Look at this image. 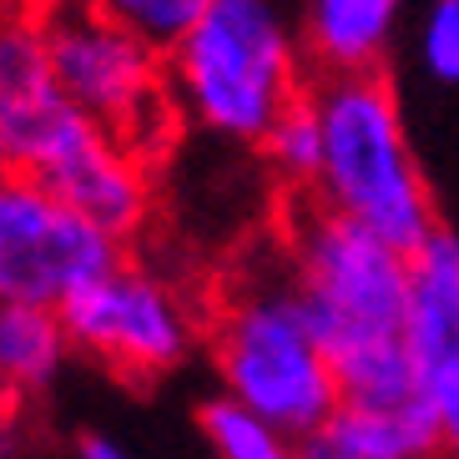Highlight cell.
I'll return each instance as SVG.
<instances>
[{
    "label": "cell",
    "mask_w": 459,
    "mask_h": 459,
    "mask_svg": "<svg viewBox=\"0 0 459 459\" xmlns=\"http://www.w3.org/2000/svg\"><path fill=\"white\" fill-rule=\"evenodd\" d=\"M278 243L333 359L343 409L429 414L409 359V253L313 197L288 207Z\"/></svg>",
    "instance_id": "1"
},
{
    "label": "cell",
    "mask_w": 459,
    "mask_h": 459,
    "mask_svg": "<svg viewBox=\"0 0 459 459\" xmlns=\"http://www.w3.org/2000/svg\"><path fill=\"white\" fill-rule=\"evenodd\" d=\"M0 147L11 172L46 182L122 243L152 222V162L71 107L51 71L46 21H0Z\"/></svg>",
    "instance_id": "2"
},
{
    "label": "cell",
    "mask_w": 459,
    "mask_h": 459,
    "mask_svg": "<svg viewBox=\"0 0 459 459\" xmlns=\"http://www.w3.org/2000/svg\"><path fill=\"white\" fill-rule=\"evenodd\" d=\"M217 394L288 439H313L343 409L338 374L288 273L283 243L243 257L207 313Z\"/></svg>",
    "instance_id": "3"
},
{
    "label": "cell",
    "mask_w": 459,
    "mask_h": 459,
    "mask_svg": "<svg viewBox=\"0 0 459 459\" xmlns=\"http://www.w3.org/2000/svg\"><path fill=\"white\" fill-rule=\"evenodd\" d=\"M318 71L303 46L298 0H212L167 51L172 107L192 132L222 147H263Z\"/></svg>",
    "instance_id": "4"
},
{
    "label": "cell",
    "mask_w": 459,
    "mask_h": 459,
    "mask_svg": "<svg viewBox=\"0 0 459 459\" xmlns=\"http://www.w3.org/2000/svg\"><path fill=\"white\" fill-rule=\"evenodd\" d=\"M308 96L324 122V167L308 197L399 253H419L439 232V217L394 82L384 71L318 76Z\"/></svg>",
    "instance_id": "5"
},
{
    "label": "cell",
    "mask_w": 459,
    "mask_h": 459,
    "mask_svg": "<svg viewBox=\"0 0 459 459\" xmlns=\"http://www.w3.org/2000/svg\"><path fill=\"white\" fill-rule=\"evenodd\" d=\"M46 51L71 107L111 132L122 147L152 162L177 142L182 117L167 86V51L107 21L86 0L46 21Z\"/></svg>",
    "instance_id": "6"
},
{
    "label": "cell",
    "mask_w": 459,
    "mask_h": 459,
    "mask_svg": "<svg viewBox=\"0 0 459 459\" xmlns=\"http://www.w3.org/2000/svg\"><path fill=\"white\" fill-rule=\"evenodd\" d=\"M71 349L107 364L122 378H167L187 364L197 343H207V313L172 273L142 257H122L107 278L61 308Z\"/></svg>",
    "instance_id": "7"
},
{
    "label": "cell",
    "mask_w": 459,
    "mask_h": 459,
    "mask_svg": "<svg viewBox=\"0 0 459 459\" xmlns=\"http://www.w3.org/2000/svg\"><path fill=\"white\" fill-rule=\"evenodd\" d=\"M126 243L26 172H0V303L66 308L107 278Z\"/></svg>",
    "instance_id": "8"
},
{
    "label": "cell",
    "mask_w": 459,
    "mask_h": 459,
    "mask_svg": "<svg viewBox=\"0 0 459 459\" xmlns=\"http://www.w3.org/2000/svg\"><path fill=\"white\" fill-rule=\"evenodd\" d=\"M409 359L445 459H459V238L445 228L409 253Z\"/></svg>",
    "instance_id": "9"
},
{
    "label": "cell",
    "mask_w": 459,
    "mask_h": 459,
    "mask_svg": "<svg viewBox=\"0 0 459 459\" xmlns=\"http://www.w3.org/2000/svg\"><path fill=\"white\" fill-rule=\"evenodd\" d=\"M414 0H298V26L318 76L384 71Z\"/></svg>",
    "instance_id": "10"
},
{
    "label": "cell",
    "mask_w": 459,
    "mask_h": 459,
    "mask_svg": "<svg viewBox=\"0 0 459 459\" xmlns=\"http://www.w3.org/2000/svg\"><path fill=\"white\" fill-rule=\"evenodd\" d=\"M303 459H445V445L429 414L338 409L313 439H303Z\"/></svg>",
    "instance_id": "11"
},
{
    "label": "cell",
    "mask_w": 459,
    "mask_h": 459,
    "mask_svg": "<svg viewBox=\"0 0 459 459\" xmlns=\"http://www.w3.org/2000/svg\"><path fill=\"white\" fill-rule=\"evenodd\" d=\"M71 333L61 308L41 303H0V384L26 404L61 378L71 359Z\"/></svg>",
    "instance_id": "12"
},
{
    "label": "cell",
    "mask_w": 459,
    "mask_h": 459,
    "mask_svg": "<svg viewBox=\"0 0 459 459\" xmlns=\"http://www.w3.org/2000/svg\"><path fill=\"white\" fill-rule=\"evenodd\" d=\"M257 152H263L268 172L278 177L288 192L308 197L313 182H318V167H324V122H318L313 96H303L298 107H288L283 117H278V126L263 136Z\"/></svg>",
    "instance_id": "13"
},
{
    "label": "cell",
    "mask_w": 459,
    "mask_h": 459,
    "mask_svg": "<svg viewBox=\"0 0 459 459\" xmlns=\"http://www.w3.org/2000/svg\"><path fill=\"white\" fill-rule=\"evenodd\" d=\"M197 429H203V439L212 445L217 459H303V445H298V439L268 429L263 419H253L247 409L228 404L222 394L197 409Z\"/></svg>",
    "instance_id": "14"
},
{
    "label": "cell",
    "mask_w": 459,
    "mask_h": 459,
    "mask_svg": "<svg viewBox=\"0 0 459 459\" xmlns=\"http://www.w3.org/2000/svg\"><path fill=\"white\" fill-rule=\"evenodd\" d=\"M86 5L101 11L107 21H117V26H126L157 51H172L212 0H86Z\"/></svg>",
    "instance_id": "15"
},
{
    "label": "cell",
    "mask_w": 459,
    "mask_h": 459,
    "mask_svg": "<svg viewBox=\"0 0 459 459\" xmlns=\"http://www.w3.org/2000/svg\"><path fill=\"white\" fill-rule=\"evenodd\" d=\"M414 56L434 86H459V0H424L419 5Z\"/></svg>",
    "instance_id": "16"
},
{
    "label": "cell",
    "mask_w": 459,
    "mask_h": 459,
    "mask_svg": "<svg viewBox=\"0 0 459 459\" xmlns=\"http://www.w3.org/2000/svg\"><path fill=\"white\" fill-rule=\"evenodd\" d=\"M76 459H136L126 445H117L111 434H82V445H76Z\"/></svg>",
    "instance_id": "17"
},
{
    "label": "cell",
    "mask_w": 459,
    "mask_h": 459,
    "mask_svg": "<svg viewBox=\"0 0 459 459\" xmlns=\"http://www.w3.org/2000/svg\"><path fill=\"white\" fill-rule=\"evenodd\" d=\"M15 429H21V399L0 384V455L15 445Z\"/></svg>",
    "instance_id": "18"
},
{
    "label": "cell",
    "mask_w": 459,
    "mask_h": 459,
    "mask_svg": "<svg viewBox=\"0 0 459 459\" xmlns=\"http://www.w3.org/2000/svg\"><path fill=\"white\" fill-rule=\"evenodd\" d=\"M66 5H76V0H5V15H26V21H51V15H61Z\"/></svg>",
    "instance_id": "19"
},
{
    "label": "cell",
    "mask_w": 459,
    "mask_h": 459,
    "mask_svg": "<svg viewBox=\"0 0 459 459\" xmlns=\"http://www.w3.org/2000/svg\"><path fill=\"white\" fill-rule=\"evenodd\" d=\"M0 172H11V162H5V147H0Z\"/></svg>",
    "instance_id": "20"
},
{
    "label": "cell",
    "mask_w": 459,
    "mask_h": 459,
    "mask_svg": "<svg viewBox=\"0 0 459 459\" xmlns=\"http://www.w3.org/2000/svg\"><path fill=\"white\" fill-rule=\"evenodd\" d=\"M0 21H5V0H0Z\"/></svg>",
    "instance_id": "21"
}]
</instances>
